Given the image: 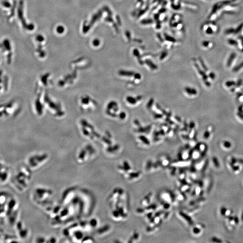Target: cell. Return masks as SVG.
Masks as SVG:
<instances>
[{
  "label": "cell",
  "mask_w": 243,
  "mask_h": 243,
  "mask_svg": "<svg viewBox=\"0 0 243 243\" xmlns=\"http://www.w3.org/2000/svg\"><path fill=\"white\" fill-rule=\"evenodd\" d=\"M118 169L120 173L123 174V176L134 170L130 164L126 160L123 161L121 164L119 165Z\"/></svg>",
  "instance_id": "obj_6"
},
{
  "label": "cell",
  "mask_w": 243,
  "mask_h": 243,
  "mask_svg": "<svg viewBox=\"0 0 243 243\" xmlns=\"http://www.w3.org/2000/svg\"><path fill=\"white\" fill-rule=\"evenodd\" d=\"M124 176L128 182H136L142 177V172L140 171H134L133 170L132 172L124 175Z\"/></svg>",
  "instance_id": "obj_5"
},
{
  "label": "cell",
  "mask_w": 243,
  "mask_h": 243,
  "mask_svg": "<svg viewBox=\"0 0 243 243\" xmlns=\"http://www.w3.org/2000/svg\"><path fill=\"white\" fill-rule=\"evenodd\" d=\"M173 192L176 200L178 203L183 202L186 201V194L181 191L179 188L175 189Z\"/></svg>",
  "instance_id": "obj_10"
},
{
  "label": "cell",
  "mask_w": 243,
  "mask_h": 243,
  "mask_svg": "<svg viewBox=\"0 0 243 243\" xmlns=\"http://www.w3.org/2000/svg\"><path fill=\"white\" fill-rule=\"evenodd\" d=\"M158 205L159 210H162L164 211L172 210V205L168 203L161 201L159 204H158Z\"/></svg>",
  "instance_id": "obj_15"
},
{
  "label": "cell",
  "mask_w": 243,
  "mask_h": 243,
  "mask_svg": "<svg viewBox=\"0 0 243 243\" xmlns=\"http://www.w3.org/2000/svg\"><path fill=\"white\" fill-rule=\"evenodd\" d=\"M159 210L158 204H151L148 206L141 207L137 208L135 211V213L139 216H144L150 212H156Z\"/></svg>",
  "instance_id": "obj_3"
},
{
  "label": "cell",
  "mask_w": 243,
  "mask_h": 243,
  "mask_svg": "<svg viewBox=\"0 0 243 243\" xmlns=\"http://www.w3.org/2000/svg\"><path fill=\"white\" fill-rule=\"evenodd\" d=\"M191 164V161L190 160H182L178 159L177 160L172 161L171 165L175 166L177 168H184L189 166Z\"/></svg>",
  "instance_id": "obj_9"
},
{
  "label": "cell",
  "mask_w": 243,
  "mask_h": 243,
  "mask_svg": "<svg viewBox=\"0 0 243 243\" xmlns=\"http://www.w3.org/2000/svg\"><path fill=\"white\" fill-rule=\"evenodd\" d=\"M232 168H233L234 171H239V167L238 166H234Z\"/></svg>",
  "instance_id": "obj_25"
},
{
  "label": "cell",
  "mask_w": 243,
  "mask_h": 243,
  "mask_svg": "<svg viewBox=\"0 0 243 243\" xmlns=\"http://www.w3.org/2000/svg\"><path fill=\"white\" fill-rule=\"evenodd\" d=\"M213 162L214 163V165H215V166L216 168H219V162L218 161L217 158L216 157H213Z\"/></svg>",
  "instance_id": "obj_19"
},
{
  "label": "cell",
  "mask_w": 243,
  "mask_h": 243,
  "mask_svg": "<svg viewBox=\"0 0 243 243\" xmlns=\"http://www.w3.org/2000/svg\"><path fill=\"white\" fill-rule=\"evenodd\" d=\"M241 219L243 221V212H242V216H241Z\"/></svg>",
  "instance_id": "obj_28"
},
{
  "label": "cell",
  "mask_w": 243,
  "mask_h": 243,
  "mask_svg": "<svg viewBox=\"0 0 243 243\" xmlns=\"http://www.w3.org/2000/svg\"><path fill=\"white\" fill-rule=\"evenodd\" d=\"M163 168L161 166L158 160H147L144 164V172L147 173H151L154 172L159 171Z\"/></svg>",
  "instance_id": "obj_2"
},
{
  "label": "cell",
  "mask_w": 243,
  "mask_h": 243,
  "mask_svg": "<svg viewBox=\"0 0 243 243\" xmlns=\"http://www.w3.org/2000/svg\"><path fill=\"white\" fill-rule=\"evenodd\" d=\"M212 241H213L214 242H217V243H219V242H222V241L221 240H220L219 239H218L216 237H213V239H212Z\"/></svg>",
  "instance_id": "obj_23"
},
{
  "label": "cell",
  "mask_w": 243,
  "mask_h": 243,
  "mask_svg": "<svg viewBox=\"0 0 243 243\" xmlns=\"http://www.w3.org/2000/svg\"><path fill=\"white\" fill-rule=\"evenodd\" d=\"M201 156V154L198 149H196L190 152V157L193 160H196Z\"/></svg>",
  "instance_id": "obj_16"
},
{
  "label": "cell",
  "mask_w": 243,
  "mask_h": 243,
  "mask_svg": "<svg viewBox=\"0 0 243 243\" xmlns=\"http://www.w3.org/2000/svg\"><path fill=\"white\" fill-rule=\"evenodd\" d=\"M235 57H236V55L235 53L231 54V55H230V56L229 58H228V60L227 62V66H228V67H229V66H231V63H232V62H233Z\"/></svg>",
  "instance_id": "obj_18"
},
{
  "label": "cell",
  "mask_w": 243,
  "mask_h": 243,
  "mask_svg": "<svg viewBox=\"0 0 243 243\" xmlns=\"http://www.w3.org/2000/svg\"><path fill=\"white\" fill-rule=\"evenodd\" d=\"M242 109H243V110H242V111H243V107H242Z\"/></svg>",
  "instance_id": "obj_29"
},
{
  "label": "cell",
  "mask_w": 243,
  "mask_h": 243,
  "mask_svg": "<svg viewBox=\"0 0 243 243\" xmlns=\"http://www.w3.org/2000/svg\"><path fill=\"white\" fill-rule=\"evenodd\" d=\"M159 197L161 201L165 202L171 204L172 205H176L178 202L176 200L174 192L170 190H162L159 195Z\"/></svg>",
  "instance_id": "obj_1"
},
{
  "label": "cell",
  "mask_w": 243,
  "mask_h": 243,
  "mask_svg": "<svg viewBox=\"0 0 243 243\" xmlns=\"http://www.w3.org/2000/svg\"><path fill=\"white\" fill-rule=\"evenodd\" d=\"M223 145L224 147L226 149L230 148L231 146V143L228 141H224Z\"/></svg>",
  "instance_id": "obj_20"
},
{
  "label": "cell",
  "mask_w": 243,
  "mask_h": 243,
  "mask_svg": "<svg viewBox=\"0 0 243 243\" xmlns=\"http://www.w3.org/2000/svg\"><path fill=\"white\" fill-rule=\"evenodd\" d=\"M172 215V210L168 211H164L163 216V221H167L169 219Z\"/></svg>",
  "instance_id": "obj_17"
},
{
  "label": "cell",
  "mask_w": 243,
  "mask_h": 243,
  "mask_svg": "<svg viewBox=\"0 0 243 243\" xmlns=\"http://www.w3.org/2000/svg\"><path fill=\"white\" fill-rule=\"evenodd\" d=\"M154 197V194L152 192H150L141 200L140 205L141 207H146L152 204L153 199Z\"/></svg>",
  "instance_id": "obj_7"
},
{
  "label": "cell",
  "mask_w": 243,
  "mask_h": 243,
  "mask_svg": "<svg viewBox=\"0 0 243 243\" xmlns=\"http://www.w3.org/2000/svg\"><path fill=\"white\" fill-rule=\"evenodd\" d=\"M163 168H167L170 166L172 161L170 157L167 155H163L157 159Z\"/></svg>",
  "instance_id": "obj_8"
},
{
  "label": "cell",
  "mask_w": 243,
  "mask_h": 243,
  "mask_svg": "<svg viewBox=\"0 0 243 243\" xmlns=\"http://www.w3.org/2000/svg\"><path fill=\"white\" fill-rule=\"evenodd\" d=\"M226 210L227 209L225 208V207H221V214L222 215H225V212L226 211Z\"/></svg>",
  "instance_id": "obj_21"
},
{
  "label": "cell",
  "mask_w": 243,
  "mask_h": 243,
  "mask_svg": "<svg viewBox=\"0 0 243 243\" xmlns=\"http://www.w3.org/2000/svg\"><path fill=\"white\" fill-rule=\"evenodd\" d=\"M58 31L59 33H62L63 31V28L62 27H59L58 28Z\"/></svg>",
  "instance_id": "obj_26"
},
{
  "label": "cell",
  "mask_w": 243,
  "mask_h": 243,
  "mask_svg": "<svg viewBox=\"0 0 243 243\" xmlns=\"http://www.w3.org/2000/svg\"><path fill=\"white\" fill-rule=\"evenodd\" d=\"M238 99L240 103H243V95H239Z\"/></svg>",
  "instance_id": "obj_22"
},
{
  "label": "cell",
  "mask_w": 243,
  "mask_h": 243,
  "mask_svg": "<svg viewBox=\"0 0 243 243\" xmlns=\"http://www.w3.org/2000/svg\"><path fill=\"white\" fill-rule=\"evenodd\" d=\"M234 221H235V223H238V222H239V219H238V218L237 217H234Z\"/></svg>",
  "instance_id": "obj_27"
},
{
  "label": "cell",
  "mask_w": 243,
  "mask_h": 243,
  "mask_svg": "<svg viewBox=\"0 0 243 243\" xmlns=\"http://www.w3.org/2000/svg\"><path fill=\"white\" fill-rule=\"evenodd\" d=\"M167 172L169 176L172 177L174 178L177 176L178 172V168L175 166L170 165L168 168H167Z\"/></svg>",
  "instance_id": "obj_12"
},
{
  "label": "cell",
  "mask_w": 243,
  "mask_h": 243,
  "mask_svg": "<svg viewBox=\"0 0 243 243\" xmlns=\"http://www.w3.org/2000/svg\"><path fill=\"white\" fill-rule=\"evenodd\" d=\"M161 225H148L145 228V232L148 235H152L158 231Z\"/></svg>",
  "instance_id": "obj_13"
},
{
  "label": "cell",
  "mask_w": 243,
  "mask_h": 243,
  "mask_svg": "<svg viewBox=\"0 0 243 243\" xmlns=\"http://www.w3.org/2000/svg\"><path fill=\"white\" fill-rule=\"evenodd\" d=\"M210 136V134L209 133H208V132H206L205 133H204V137L205 138L207 139Z\"/></svg>",
  "instance_id": "obj_24"
},
{
  "label": "cell",
  "mask_w": 243,
  "mask_h": 243,
  "mask_svg": "<svg viewBox=\"0 0 243 243\" xmlns=\"http://www.w3.org/2000/svg\"><path fill=\"white\" fill-rule=\"evenodd\" d=\"M193 226L191 229L192 234L196 236L200 235L202 232L203 229L204 228V226L203 225H202L201 224H198L196 225H193Z\"/></svg>",
  "instance_id": "obj_14"
},
{
  "label": "cell",
  "mask_w": 243,
  "mask_h": 243,
  "mask_svg": "<svg viewBox=\"0 0 243 243\" xmlns=\"http://www.w3.org/2000/svg\"><path fill=\"white\" fill-rule=\"evenodd\" d=\"M140 239V235L138 231H134L132 232L128 239V243H137Z\"/></svg>",
  "instance_id": "obj_11"
},
{
  "label": "cell",
  "mask_w": 243,
  "mask_h": 243,
  "mask_svg": "<svg viewBox=\"0 0 243 243\" xmlns=\"http://www.w3.org/2000/svg\"><path fill=\"white\" fill-rule=\"evenodd\" d=\"M176 215L186 225L190 226L194 225V221L190 215L183 210L178 211L176 213Z\"/></svg>",
  "instance_id": "obj_4"
}]
</instances>
